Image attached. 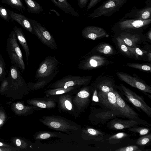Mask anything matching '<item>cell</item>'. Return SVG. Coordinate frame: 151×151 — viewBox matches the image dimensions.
I'll use <instances>...</instances> for the list:
<instances>
[{"instance_id":"1","label":"cell","mask_w":151,"mask_h":151,"mask_svg":"<svg viewBox=\"0 0 151 151\" xmlns=\"http://www.w3.org/2000/svg\"><path fill=\"white\" fill-rule=\"evenodd\" d=\"M60 64L55 56L46 57L40 63L36 71V79L37 81H45L49 83L59 72Z\"/></svg>"},{"instance_id":"2","label":"cell","mask_w":151,"mask_h":151,"mask_svg":"<svg viewBox=\"0 0 151 151\" xmlns=\"http://www.w3.org/2000/svg\"><path fill=\"white\" fill-rule=\"evenodd\" d=\"M6 49L12 65L24 70L25 65L22 51L14 30L11 31L7 40Z\"/></svg>"},{"instance_id":"3","label":"cell","mask_w":151,"mask_h":151,"mask_svg":"<svg viewBox=\"0 0 151 151\" xmlns=\"http://www.w3.org/2000/svg\"><path fill=\"white\" fill-rule=\"evenodd\" d=\"M151 23V18L145 20L136 19L124 16L115 24L114 28L124 32L134 33L147 28Z\"/></svg>"},{"instance_id":"4","label":"cell","mask_w":151,"mask_h":151,"mask_svg":"<svg viewBox=\"0 0 151 151\" xmlns=\"http://www.w3.org/2000/svg\"><path fill=\"white\" fill-rule=\"evenodd\" d=\"M118 89L125 99L135 107L141 109L149 117L151 118V108L147 105L143 98L123 84H121Z\"/></svg>"},{"instance_id":"5","label":"cell","mask_w":151,"mask_h":151,"mask_svg":"<svg viewBox=\"0 0 151 151\" xmlns=\"http://www.w3.org/2000/svg\"><path fill=\"white\" fill-rule=\"evenodd\" d=\"M128 0H106L89 16L92 19L101 16L109 17L116 12Z\"/></svg>"},{"instance_id":"6","label":"cell","mask_w":151,"mask_h":151,"mask_svg":"<svg viewBox=\"0 0 151 151\" xmlns=\"http://www.w3.org/2000/svg\"><path fill=\"white\" fill-rule=\"evenodd\" d=\"M32 25L33 34L35 35L41 42L48 47L54 50L58 49V46L53 36L39 22L29 19Z\"/></svg>"},{"instance_id":"7","label":"cell","mask_w":151,"mask_h":151,"mask_svg":"<svg viewBox=\"0 0 151 151\" xmlns=\"http://www.w3.org/2000/svg\"><path fill=\"white\" fill-rule=\"evenodd\" d=\"M91 78L88 76H73L69 75L63 77L53 83L51 87L53 88L86 86L90 81Z\"/></svg>"},{"instance_id":"8","label":"cell","mask_w":151,"mask_h":151,"mask_svg":"<svg viewBox=\"0 0 151 151\" xmlns=\"http://www.w3.org/2000/svg\"><path fill=\"white\" fill-rule=\"evenodd\" d=\"M89 116V120L92 124H104L111 120L121 116L114 111L107 109L92 108Z\"/></svg>"},{"instance_id":"9","label":"cell","mask_w":151,"mask_h":151,"mask_svg":"<svg viewBox=\"0 0 151 151\" xmlns=\"http://www.w3.org/2000/svg\"><path fill=\"white\" fill-rule=\"evenodd\" d=\"M138 125H144L147 127L151 126L150 124L142 120H124L116 117L109 122L107 123L106 127L112 130H118L129 129L137 126Z\"/></svg>"},{"instance_id":"10","label":"cell","mask_w":151,"mask_h":151,"mask_svg":"<svg viewBox=\"0 0 151 151\" xmlns=\"http://www.w3.org/2000/svg\"><path fill=\"white\" fill-rule=\"evenodd\" d=\"M116 95V102L118 110L123 118L140 120L139 115L127 104L118 92L114 90L113 91Z\"/></svg>"},{"instance_id":"11","label":"cell","mask_w":151,"mask_h":151,"mask_svg":"<svg viewBox=\"0 0 151 151\" xmlns=\"http://www.w3.org/2000/svg\"><path fill=\"white\" fill-rule=\"evenodd\" d=\"M113 91L105 93L99 91L97 93L99 102L104 105L106 109L114 112L123 118L118 111L116 97Z\"/></svg>"},{"instance_id":"12","label":"cell","mask_w":151,"mask_h":151,"mask_svg":"<svg viewBox=\"0 0 151 151\" xmlns=\"http://www.w3.org/2000/svg\"><path fill=\"white\" fill-rule=\"evenodd\" d=\"M144 3L145 6L138 9L134 7L124 16L125 17L136 19L145 20L151 18V0H147Z\"/></svg>"},{"instance_id":"13","label":"cell","mask_w":151,"mask_h":151,"mask_svg":"<svg viewBox=\"0 0 151 151\" xmlns=\"http://www.w3.org/2000/svg\"><path fill=\"white\" fill-rule=\"evenodd\" d=\"M120 79L132 87L137 88L144 93L151 94V87L144 82L129 74L117 72Z\"/></svg>"},{"instance_id":"14","label":"cell","mask_w":151,"mask_h":151,"mask_svg":"<svg viewBox=\"0 0 151 151\" xmlns=\"http://www.w3.org/2000/svg\"><path fill=\"white\" fill-rule=\"evenodd\" d=\"M42 122L49 127L56 130L65 131L68 130L77 129V127L71 125L70 123L60 118L46 117Z\"/></svg>"},{"instance_id":"15","label":"cell","mask_w":151,"mask_h":151,"mask_svg":"<svg viewBox=\"0 0 151 151\" xmlns=\"http://www.w3.org/2000/svg\"><path fill=\"white\" fill-rule=\"evenodd\" d=\"M104 58L100 56L94 55L84 58L80 60L78 68L83 70H89L103 65L105 63Z\"/></svg>"},{"instance_id":"16","label":"cell","mask_w":151,"mask_h":151,"mask_svg":"<svg viewBox=\"0 0 151 151\" xmlns=\"http://www.w3.org/2000/svg\"><path fill=\"white\" fill-rule=\"evenodd\" d=\"M81 35L84 38L92 40L108 36L104 29L95 26H88L85 27L82 30Z\"/></svg>"},{"instance_id":"17","label":"cell","mask_w":151,"mask_h":151,"mask_svg":"<svg viewBox=\"0 0 151 151\" xmlns=\"http://www.w3.org/2000/svg\"><path fill=\"white\" fill-rule=\"evenodd\" d=\"M91 93L89 88L85 87L78 92L74 99V102L81 109L87 106L90 102Z\"/></svg>"},{"instance_id":"18","label":"cell","mask_w":151,"mask_h":151,"mask_svg":"<svg viewBox=\"0 0 151 151\" xmlns=\"http://www.w3.org/2000/svg\"><path fill=\"white\" fill-rule=\"evenodd\" d=\"M7 10L12 19L17 22L26 30L33 34L32 26L28 18L21 14L16 13L8 9Z\"/></svg>"},{"instance_id":"19","label":"cell","mask_w":151,"mask_h":151,"mask_svg":"<svg viewBox=\"0 0 151 151\" xmlns=\"http://www.w3.org/2000/svg\"><path fill=\"white\" fill-rule=\"evenodd\" d=\"M119 37L126 45L132 47H135L140 39L138 34L133 32H123Z\"/></svg>"},{"instance_id":"20","label":"cell","mask_w":151,"mask_h":151,"mask_svg":"<svg viewBox=\"0 0 151 151\" xmlns=\"http://www.w3.org/2000/svg\"><path fill=\"white\" fill-rule=\"evenodd\" d=\"M56 6L65 13L72 16L78 17L79 13L68 2L67 0H50Z\"/></svg>"},{"instance_id":"21","label":"cell","mask_w":151,"mask_h":151,"mask_svg":"<svg viewBox=\"0 0 151 151\" xmlns=\"http://www.w3.org/2000/svg\"><path fill=\"white\" fill-rule=\"evenodd\" d=\"M17 40L22 45L25 52L27 63L28 65V60L30 55L29 50L25 37L22 30L17 26H15L13 28Z\"/></svg>"},{"instance_id":"22","label":"cell","mask_w":151,"mask_h":151,"mask_svg":"<svg viewBox=\"0 0 151 151\" xmlns=\"http://www.w3.org/2000/svg\"><path fill=\"white\" fill-rule=\"evenodd\" d=\"M83 134L87 139L94 140L99 142L104 139L105 135L104 132L90 127L84 129Z\"/></svg>"},{"instance_id":"23","label":"cell","mask_w":151,"mask_h":151,"mask_svg":"<svg viewBox=\"0 0 151 151\" xmlns=\"http://www.w3.org/2000/svg\"><path fill=\"white\" fill-rule=\"evenodd\" d=\"M27 6V10L28 12L37 14L43 11L42 6L35 0H24Z\"/></svg>"},{"instance_id":"24","label":"cell","mask_w":151,"mask_h":151,"mask_svg":"<svg viewBox=\"0 0 151 151\" xmlns=\"http://www.w3.org/2000/svg\"><path fill=\"white\" fill-rule=\"evenodd\" d=\"M28 103L41 108H52L55 106V103L51 100H32L28 101Z\"/></svg>"},{"instance_id":"25","label":"cell","mask_w":151,"mask_h":151,"mask_svg":"<svg viewBox=\"0 0 151 151\" xmlns=\"http://www.w3.org/2000/svg\"><path fill=\"white\" fill-rule=\"evenodd\" d=\"M79 86H75L66 88L61 87L49 89L45 91L47 95H55L63 94L73 91L78 88Z\"/></svg>"},{"instance_id":"26","label":"cell","mask_w":151,"mask_h":151,"mask_svg":"<svg viewBox=\"0 0 151 151\" xmlns=\"http://www.w3.org/2000/svg\"><path fill=\"white\" fill-rule=\"evenodd\" d=\"M33 108L32 107L25 106L23 104L18 102L13 103L12 105V109L17 114L21 115L26 113Z\"/></svg>"},{"instance_id":"27","label":"cell","mask_w":151,"mask_h":151,"mask_svg":"<svg viewBox=\"0 0 151 151\" xmlns=\"http://www.w3.org/2000/svg\"><path fill=\"white\" fill-rule=\"evenodd\" d=\"M96 87L99 91L105 93L113 91L114 90L112 82L107 80L100 82L96 85Z\"/></svg>"},{"instance_id":"28","label":"cell","mask_w":151,"mask_h":151,"mask_svg":"<svg viewBox=\"0 0 151 151\" xmlns=\"http://www.w3.org/2000/svg\"><path fill=\"white\" fill-rule=\"evenodd\" d=\"M129 136L125 133L120 132L110 136L107 139V142L111 144H116L122 142Z\"/></svg>"},{"instance_id":"29","label":"cell","mask_w":151,"mask_h":151,"mask_svg":"<svg viewBox=\"0 0 151 151\" xmlns=\"http://www.w3.org/2000/svg\"><path fill=\"white\" fill-rule=\"evenodd\" d=\"M1 1L2 3L8 4L19 11H24L26 9L21 0H1Z\"/></svg>"},{"instance_id":"30","label":"cell","mask_w":151,"mask_h":151,"mask_svg":"<svg viewBox=\"0 0 151 151\" xmlns=\"http://www.w3.org/2000/svg\"><path fill=\"white\" fill-rule=\"evenodd\" d=\"M99 52L105 54H111L113 52V49L111 46L107 43L99 45L97 48Z\"/></svg>"},{"instance_id":"31","label":"cell","mask_w":151,"mask_h":151,"mask_svg":"<svg viewBox=\"0 0 151 151\" xmlns=\"http://www.w3.org/2000/svg\"><path fill=\"white\" fill-rule=\"evenodd\" d=\"M59 103L63 109L65 110L70 111L73 109L72 103L68 97L62 96L59 99Z\"/></svg>"},{"instance_id":"32","label":"cell","mask_w":151,"mask_h":151,"mask_svg":"<svg viewBox=\"0 0 151 151\" xmlns=\"http://www.w3.org/2000/svg\"><path fill=\"white\" fill-rule=\"evenodd\" d=\"M128 131L134 133H137L140 135H144L148 134L150 129L144 127H139L138 126L128 129Z\"/></svg>"},{"instance_id":"33","label":"cell","mask_w":151,"mask_h":151,"mask_svg":"<svg viewBox=\"0 0 151 151\" xmlns=\"http://www.w3.org/2000/svg\"><path fill=\"white\" fill-rule=\"evenodd\" d=\"M116 39L117 41L118 46L121 51L128 56L131 55H132L128 50L127 45L124 43L119 36L116 38Z\"/></svg>"},{"instance_id":"34","label":"cell","mask_w":151,"mask_h":151,"mask_svg":"<svg viewBox=\"0 0 151 151\" xmlns=\"http://www.w3.org/2000/svg\"><path fill=\"white\" fill-rule=\"evenodd\" d=\"M151 140V134H148L138 138L136 144L139 146H144L148 144Z\"/></svg>"},{"instance_id":"35","label":"cell","mask_w":151,"mask_h":151,"mask_svg":"<svg viewBox=\"0 0 151 151\" xmlns=\"http://www.w3.org/2000/svg\"><path fill=\"white\" fill-rule=\"evenodd\" d=\"M127 47L131 55H134L136 58H138L139 56L142 55L144 53L147 52V51H143L136 47H132L128 46Z\"/></svg>"},{"instance_id":"36","label":"cell","mask_w":151,"mask_h":151,"mask_svg":"<svg viewBox=\"0 0 151 151\" xmlns=\"http://www.w3.org/2000/svg\"><path fill=\"white\" fill-rule=\"evenodd\" d=\"M127 65L128 66L145 71H151V67L150 66L145 64L134 63H128Z\"/></svg>"},{"instance_id":"37","label":"cell","mask_w":151,"mask_h":151,"mask_svg":"<svg viewBox=\"0 0 151 151\" xmlns=\"http://www.w3.org/2000/svg\"><path fill=\"white\" fill-rule=\"evenodd\" d=\"M6 75L5 63L0 53V82L5 78Z\"/></svg>"},{"instance_id":"38","label":"cell","mask_w":151,"mask_h":151,"mask_svg":"<svg viewBox=\"0 0 151 151\" xmlns=\"http://www.w3.org/2000/svg\"><path fill=\"white\" fill-rule=\"evenodd\" d=\"M13 141L15 145L22 149L26 148L28 145L25 141L19 138L15 137L13 139Z\"/></svg>"},{"instance_id":"39","label":"cell","mask_w":151,"mask_h":151,"mask_svg":"<svg viewBox=\"0 0 151 151\" xmlns=\"http://www.w3.org/2000/svg\"><path fill=\"white\" fill-rule=\"evenodd\" d=\"M115 151H141L138 147L136 145H130L119 148Z\"/></svg>"},{"instance_id":"40","label":"cell","mask_w":151,"mask_h":151,"mask_svg":"<svg viewBox=\"0 0 151 151\" xmlns=\"http://www.w3.org/2000/svg\"><path fill=\"white\" fill-rule=\"evenodd\" d=\"M48 83L45 81H37L35 83L29 82L28 84L31 88L37 89L42 88L47 84Z\"/></svg>"},{"instance_id":"41","label":"cell","mask_w":151,"mask_h":151,"mask_svg":"<svg viewBox=\"0 0 151 151\" xmlns=\"http://www.w3.org/2000/svg\"><path fill=\"white\" fill-rule=\"evenodd\" d=\"M0 16L3 19L7 22L9 21L10 17L9 15L8 11L2 6H0Z\"/></svg>"},{"instance_id":"42","label":"cell","mask_w":151,"mask_h":151,"mask_svg":"<svg viewBox=\"0 0 151 151\" xmlns=\"http://www.w3.org/2000/svg\"><path fill=\"white\" fill-rule=\"evenodd\" d=\"M9 83L8 78H5L2 81L0 88V91L3 92L9 88Z\"/></svg>"},{"instance_id":"43","label":"cell","mask_w":151,"mask_h":151,"mask_svg":"<svg viewBox=\"0 0 151 151\" xmlns=\"http://www.w3.org/2000/svg\"><path fill=\"white\" fill-rule=\"evenodd\" d=\"M102 0H90L87 5L86 11L87 12L91 8L95 6Z\"/></svg>"},{"instance_id":"44","label":"cell","mask_w":151,"mask_h":151,"mask_svg":"<svg viewBox=\"0 0 151 151\" xmlns=\"http://www.w3.org/2000/svg\"><path fill=\"white\" fill-rule=\"evenodd\" d=\"M52 136V135L50 133H44L38 135L36 138L39 139H48Z\"/></svg>"},{"instance_id":"45","label":"cell","mask_w":151,"mask_h":151,"mask_svg":"<svg viewBox=\"0 0 151 151\" xmlns=\"http://www.w3.org/2000/svg\"><path fill=\"white\" fill-rule=\"evenodd\" d=\"M6 119V115L5 113L2 110L0 111V127L4 123Z\"/></svg>"},{"instance_id":"46","label":"cell","mask_w":151,"mask_h":151,"mask_svg":"<svg viewBox=\"0 0 151 151\" xmlns=\"http://www.w3.org/2000/svg\"><path fill=\"white\" fill-rule=\"evenodd\" d=\"M89 0H78V5L81 9L85 7Z\"/></svg>"},{"instance_id":"47","label":"cell","mask_w":151,"mask_h":151,"mask_svg":"<svg viewBox=\"0 0 151 151\" xmlns=\"http://www.w3.org/2000/svg\"><path fill=\"white\" fill-rule=\"evenodd\" d=\"M19 150L20 149L19 148L12 147H0V151H12Z\"/></svg>"},{"instance_id":"48","label":"cell","mask_w":151,"mask_h":151,"mask_svg":"<svg viewBox=\"0 0 151 151\" xmlns=\"http://www.w3.org/2000/svg\"><path fill=\"white\" fill-rule=\"evenodd\" d=\"M0 147H12L8 145L0 142Z\"/></svg>"},{"instance_id":"49","label":"cell","mask_w":151,"mask_h":151,"mask_svg":"<svg viewBox=\"0 0 151 151\" xmlns=\"http://www.w3.org/2000/svg\"><path fill=\"white\" fill-rule=\"evenodd\" d=\"M151 30L150 29L148 32L147 33V36L151 40Z\"/></svg>"}]
</instances>
